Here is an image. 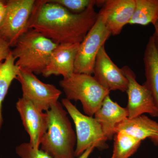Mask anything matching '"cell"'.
<instances>
[{"label": "cell", "instance_id": "14", "mask_svg": "<svg viewBox=\"0 0 158 158\" xmlns=\"http://www.w3.org/2000/svg\"><path fill=\"white\" fill-rule=\"evenodd\" d=\"M94 116L106 138L111 140L116 135L115 130L117 125L128 117V113L126 108L122 107L113 101L109 95Z\"/></svg>", "mask_w": 158, "mask_h": 158}, {"label": "cell", "instance_id": "18", "mask_svg": "<svg viewBox=\"0 0 158 158\" xmlns=\"http://www.w3.org/2000/svg\"><path fill=\"white\" fill-rule=\"evenodd\" d=\"M158 20V0H135V10L129 24L153 25Z\"/></svg>", "mask_w": 158, "mask_h": 158}, {"label": "cell", "instance_id": "1", "mask_svg": "<svg viewBox=\"0 0 158 158\" xmlns=\"http://www.w3.org/2000/svg\"><path fill=\"white\" fill-rule=\"evenodd\" d=\"M94 6L74 14L51 0L35 1L28 29H33L57 44H80L98 17Z\"/></svg>", "mask_w": 158, "mask_h": 158}, {"label": "cell", "instance_id": "20", "mask_svg": "<svg viewBox=\"0 0 158 158\" xmlns=\"http://www.w3.org/2000/svg\"><path fill=\"white\" fill-rule=\"evenodd\" d=\"M74 14H80L90 6H102L105 0H51Z\"/></svg>", "mask_w": 158, "mask_h": 158}, {"label": "cell", "instance_id": "12", "mask_svg": "<svg viewBox=\"0 0 158 158\" xmlns=\"http://www.w3.org/2000/svg\"><path fill=\"white\" fill-rule=\"evenodd\" d=\"M135 0H106L98 15L111 35H118L129 23L135 10Z\"/></svg>", "mask_w": 158, "mask_h": 158}, {"label": "cell", "instance_id": "19", "mask_svg": "<svg viewBox=\"0 0 158 158\" xmlns=\"http://www.w3.org/2000/svg\"><path fill=\"white\" fill-rule=\"evenodd\" d=\"M114 138L110 158H130L137 151L142 142L122 131L116 133Z\"/></svg>", "mask_w": 158, "mask_h": 158}, {"label": "cell", "instance_id": "5", "mask_svg": "<svg viewBox=\"0 0 158 158\" xmlns=\"http://www.w3.org/2000/svg\"><path fill=\"white\" fill-rule=\"evenodd\" d=\"M62 106L73 120L76 131L75 156L81 155L88 148L94 146L100 150L108 148V139L95 118L82 114L67 98L62 100Z\"/></svg>", "mask_w": 158, "mask_h": 158}, {"label": "cell", "instance_id": "15", "mask_svg": "<svg viewBox=\"0 0 158 158\" xmlns=\"http://www.w3.org/2000/svg\"><path fill=\"white\" fill-rule=\"evenodd\" d=\"M120 131L141 141L149 138L154 144L158 137V123L144 115L127 118L116 126L115 134Z\"/></svg>", "mask_w": 158, "mask_h": 158}, {"label": "cell", "instance_id": "25", "mask_svg": "<svg viewBox=\"0 0 158 158\" xmlns=\"http://www.w3.org/2000/svg\"><path fill=\"white\" fill-rule=\"evenodd\" d=\"M6 1L4 0H0V9L6 5Z\"/></svg>", "mask_w": 158, "mask_h": 158}, {"label": "cell", "instance_id": "9", "mask_svg": "<svg viewBox=\"0 0 158 158\" xmlns=\"http://www.w3.org/2000/svg\"><path fill=\"white\" fill-rule=\"evenodd\" d=\"M122 69L128 82L126 91L128 96V118H134L145 113L152 117H158L157 108L148 88L138 83L135 74L128 66L125 65Z\"/></svg>", "mask_w": 158, "mask_h": 158}, {"label": "cell", "instance_id": "2", "mask_svg": "<svg viewBox=\"0 0 158 158\" xmlns=\"http://www.w3.org/2000/svg\"><path fill=\"white\" fill-rule=\"evenodd\" d=\"M46 113L48 128L41 141V149L52 158H75L76 134L67 112L58 102Z\"/></svg>", "mask_w": 158, "mask_h": 158}, {"label": "cell", "instance_id": "13", "mask_svg": "<svg viewBox=\"0 0 158 158\" xmlns=\"http://www.w3.org/2000/svg\"><path fill=\"white\" fill-rule=\"evenodd\" d=\"M80 44H61L55 49L43 76H59L66 78L74 73V65Z\"/></svg>", "mask_w": 158, "mask_h": 158}, {"label": "cell", "instance_id": "26", "mask_svg": "<svg viewBox=\"0 0 158 158\" xmlns=\"http://www.w3.org/2000/svg\"><path fill=\"white\" fill-rule=\"evenodd\" d=\"M154 144H158V137L157 138L156 140L155 143Z\"/></svg>", "mask_w": 158, "mask_h": 158}, {"label": "cell", "instance_id": "7", "mask_svg": "<svg viewBox=\"0 0 158 158\" xmlns=\"http://www.w3.org/2000/svg\"><path fill=\"white\" fill-rule=\"evenodd\" d=\"M111 35L98 15L94 25L80 44L75 62V73L93 74L99 51Z\"/></svg>", "mask_w": 158, "mask_h": 158}, {"label": "cell", "instance_id": "17", "mask_svg": "<svg viewBox=\"0 0 158 158\" xmlns=\"http://www.w3.org/2000/svg\"><path fill=\"white\" fill-rule=\"evenodd\" d=\"M15 59L11 52L9 57L0 63V129L3 123L2 104L11 82L16 79L20 69L15 65Z\"/></svg>", "mask_w": 158, "mask_h": 158}, {"label": "cell", "instance_id": "23", "mask_svg": "<svg viewBox=\"0 0 158 158\" xmlns=\"http://www.w3.org/2000/svg\"><path fill=\"white\" fill-rule=\"evenodd\" d=\"M154 32L152 37L153 39L154 42L158 51V20L154 25Z\"/></svg>", "mask_w": 158, "mask_h": 158}, {"label": "cell", "instance_id": "11", "mask_svg": "<svg viewBox=\"0 0 158 158\" xmlns=\"http://www.w3.org/2000/svg\"><path fill=\"white\" fill-rule=\"evenodd\" d=\"M94 77L102 87L108 90L126 92L127 79L122 69L112 61L105 49V45L99 51L94 67Z\"/></svg>", "mask_w": 158, "mask_h": 158}, {"label": "cell", "instance_id": "6", "mask_svg": "<svg viewBox=\"0 0 158 158\" xmlns=\"http://www.w3.org/2000/svg\"><path fill=\"white\" fill-rule=\"evenodd\" d=\"M35 0H7L5 17L0 25V38L14 48L18 40L28 30Z\"/></svg>", "mask_w": 158, "mask_h": 158}, {"label": "cell", "instance_id": "16", "mask_svg": "<svg viewBox=\"0 0 158 158\" xmlns=\"http://www.w3.org/2000/svg\"><path fill=\"white\" fill-rule=\"evenodd\" d=\"M143 62L146 78L143 85L152 94L158 110V51L152 36L145 47Z\"/></svg>", "mask_w": 158, "mask_h": 158}, {"label": "cell", "instance_id": "8", "mask_svg": "<svg viewBox=\"0 0 158 158\" xmlns=\"http://www.w3.org/2000/svg\"><path fill=\"white\" fill-rule=\"evenodd\" d=\"M16 80L21 86L23 96L43 111L49 110L62 93L54 85L41 81L32 73L20 70Z\"/></svg>", "mask_w": 158, "mask_h": 158}, {"label": "cell", "instance_id": "22", "mask_svg": "<svg viewBox=\"0 0 158 158\" xmlns=\"http://www.w3.org/2000/svg\"><path fill=\"white\" fill-rule=\"evenodd\" d=\"M10 45L4 40L0 38V63L5 60L11 52Z\"/></svg>", "mask_w": 158, "mask_h": 158}, {"label": "cell", "instance_id": "21", "mask_svg": "<svg viewBox=\"0 0 158 158\" xmlns=\"http://www.w3.org/2000/svg\"><path fill=\"white\" fill-rule=\"evenodd\" d=\"M16 154L21 158H52L42 150L35 149L30 143H23L17 146Z\"/></svg>", "mask_w": 158, "mask_h": 158}, {"label": "cell", "instance_id": "10", "mask_svg": "<svg viewBox=\"0 0 158 158\" xmlns=\"http://www.w3.org/2000/svg\"><path fill=\"white\" fill-rule=\"evenodd\" d=\"M23 126L30 136V144L39 149L42 139L48 128V117L28 99L22 97L16 104Z\"/></svg>", "mask_w": 158, "mask_h": 158}, {"label": "cell", "instance_id": "24", "mask_svg": "<svg viewBox=\"0 0 158 158\" xmlns=\"http://www.w3.org/2000/svg\"><path fill=\"white\" fill-rule=\"evenodd\" d=\"M95 147L94 146H91L88 149L86 150V151L83 153V154L79 157L78 158H89V156H90V154L93 151Z\"/></svg>", "mask_w": 158, "mask_h": 158}, {"label": "cell", "instance_id": "3", "mask_svg": "<svg viewBox=\"0 0 158 158\" xmlns=\"http://www.w3.org/2000/svg\"><path fill=\"white\" fill-rule=\"evenodd\" d=\"M58 44L39 32L29 29L18 40L11 54L17 59L15 65L20 70L40 74Z\"/></svg>", "mask_w": 158, "mask_h": 158}, {"label": "cell", "instance_id": "4", "mask_svg": "<svg viewBox=\"0 0 158 158\" xmlns=\"http://www.w3.org/2000/svg\"><path fill=\"white\" fill-rule=\"evenodd\" d=\"M67 99L81 102L87 116L93 117L110 91L104 88L91 75L73 73L59 81Z\"/></svg>", "mask_w": 158, "mask_h": 158}]
</instances>
